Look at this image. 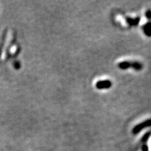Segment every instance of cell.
I'll return each instance as SVG.
<instances>
[{
    "label": "cell",
    "mask_w": 151,
    "mask_h": 151,
    "mask_svg": "<svg viewBox=\"0 0 151 151\" xmlns=\"http://www.w3.org/2000/svg\"><path fill=\"white\" fill-rule=\"evenodd\" d=\"M150 126H151V119H148V120H146V121L141 122V123L136 125L135 127L133 128L132 132H133V134H137L139 133V132H140L143 129H144L145 127H150Z\"/></svg>",
    "instance_id": "cell-1"
},
{
    "label": "cell",
    "mask_w": 151,
    "mask_h": 151,
    "mask_svg": "<svg viewBox=\"0 0 151 151\" xmlns=\"http://www.w3.org/2000/svg\"><path fill=\"white\" fill-rule=\"evenodd\" d=\"M112 86V83L109 80L99 81L96 83V88L99 90L109 89Z\"/></svg>",
    "instance_id": "cell-2"
},
{
    "label": "cell",
    "mask_w": 151,
    "mask_h": 151,
    "mask_svg": "<svg viewBox=\"0 0 151 151\" xmlns=\"http://www.w3.org/2000/svg\"><path fill=\"white\" fill-rule=\"evenodd\" d=\"M126 21H127V24H129V26H136L139 24V21H140V18L139 17H137L136 18H129V17H127L126 18Z\"/></svg>",
    "instance_id": "cell-3"
},
{
    "label": "cell",
    "mask_w": 151,
    "mask_h": 151,
    "mask_svg": "<svg viewBox=\"0 0 151 151\" xmlns=\"http://www.w3.org/2000/svg\"><path fill=\"white\" fill-rule=\"evenodd\" d=\"M143 29L144 31L145 35L148 37H151V22H149L143 27Z\"/></svg>",
    "instance_id": "cell-4"
},
{
    "label": "cell",
    "mask_w": 151,
    "mask_h": 151,
    "mask_svg": "<svg viewBox=\"0 0 151 151\" xmlns=\"http://www.w3.org/2000/svg\"><path fill=\"white\" fill-rule=\"evenodd\" d=\"M118 67L120 69L125 70V69H129V68L132 67V63L131 62H129L127 61L122 62H120V63L118 64Z\"/></svg>",
    "instance_id": "cell-5"
},
{
    "label": "cell",
    "mask_w": 151,
    "mask_h": 151,
    "mask_svg": "<svg viewBox=\"0 0 151 151\" xmlns=\"http://www.w3.org/2000/svg\"><path fill=\"white\" fill-rule=\"evenodd\" d=\"M132 68H133V69H135L136 71H140L143 69V65L141 63H139V62H132Z\"/></svg>",
    "instance_id": "cell-6"
},
{
    "label": "cell",
    "mask_w": 151,
    "mask_h": 151,
    "mask_svg": "<svg viewBox=\"0 0 151 151\" xmlns=\"http://www.w3.org/2000/svg\"><path fill=\"white\" fill-rule=\"evenodd\" d=\"M146 16L148 20H151V11L148 10L146 12Z\"/></svg>",
    "instance_id": "cell-7"
},
{
    "label": "cell",
    "mask_w": 151,
    "mask_h": 151,
    "mask_svg": "<svg viewBox=\"0 0 151 151\" xmlns=\"http://www.w3.org/2000/svg\"><path fill=\"white\" fill-rule=\"evenodd\" d=\"M149 137H150V134H149V133L146 134L145 135L144 137H143V141H147V140H148V139L149 138Z\"/></svg>",
    "instance_id": "cell-8"
}]
</instances>
